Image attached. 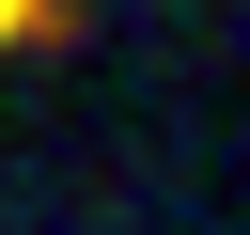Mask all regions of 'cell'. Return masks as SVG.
<instances>
[{"instance_id": "1", "label": "cell", "mask_w": 250, "mask_h": 235, "mask_svg": "<svg viewBox=\"0 0 250 235\" xmlns=\"http://www.w3.org/2000/svg\"><path fill=\"white\" fill-rule=\"evenodd\" d=\"M0 31H62V0H0Z\"/></svg>"}]
</instances>
